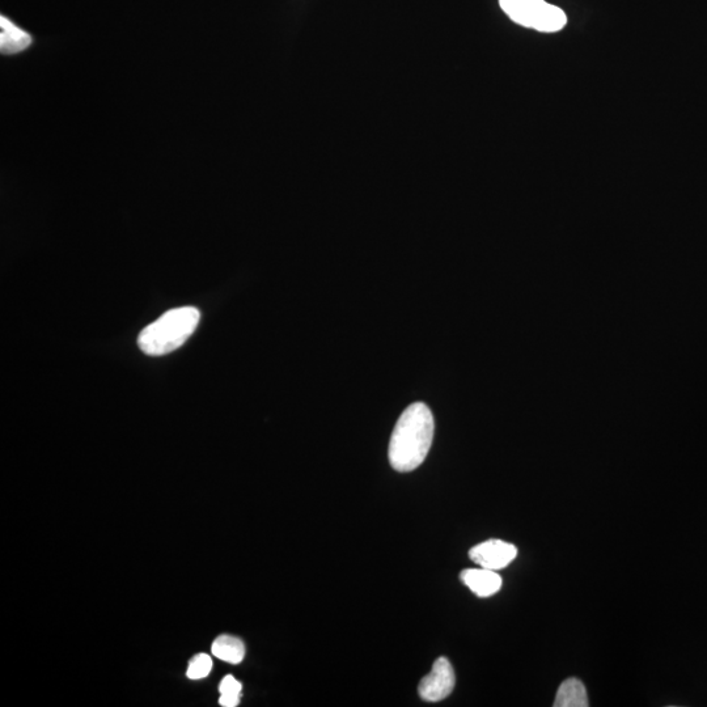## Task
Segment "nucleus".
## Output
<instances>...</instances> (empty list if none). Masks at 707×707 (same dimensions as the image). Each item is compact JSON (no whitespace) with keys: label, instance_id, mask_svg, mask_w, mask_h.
<instances>
[{"label":"nucleus","instance_id":"4","mask_svg":"<svg viewBox=\"0 0 707 707\" xmlns=\"http://www.w3.org/2000/svg\"><path fill=\"white\" fill-rule=\"evenodd\" d=\"M456 676L454 667L447 658L434 662L433 670L419 683L418 693L423 701L439 702L446 700L454 692Z\"/></svg>","mask_w":707,"mask_h":707},{"label":"nucleus","instance_id":"8","mask_svg":"<svg viewBox=\"0 0 707 707\" xmlns=\"http://www.w3.org/2000/svg\"><path fill=\"white\" fill-rule=\"evenodd\" d=\"M213 654L223 662L239 664L243 662L245 656V645L240 638L232 635H220L211 646Z\"/></svg>","mask_w":707,"mask_h":707},{"label":"nucleus","instance_id":"6","mask_svg":"<svg viewBox=\"0 0 707 707\" xmlns=\"http://www.w3.org/2000/svg\"><path fill=\"white\" fill-rule=\"evenodd\" d=\"M461 581L480 598H490L502 588V578L497 571L485 569H468L460 575Z\"/></svg>","mask_w":707,"mask_h":707},{"label":"nucleus","instance_id":"3","mask_svg":"<svg viewBox=\"0 0 707 707\" xmlns=\"http://www.w3.org/2000/svg\"><path fill=\"white\" fill-rule=\"evenodd\" d=\"M499 4L508 18L535 31L558 32L567 24L565 12L545 0H499Z\"/></svg>","mask_w":707,"mask_h":707},{"label":"nucleus","instance_id":"9","mask_svg":"<svg viewBox=\"0 0 707 707\" xmlns=\"http://www.w3.org/2000/svg\"><path fill=\"white\" fill-rule=\"evenodd\" d=\"M556 707H587L588 697L587 690L582 681L578 679H569L563 681L560 689H558Z\"/></svg>","mask_w":707,"mask_h":707},{"label":"nucleus","instance_id":"10","mask_svg":"<svg viewBox=\"0 0 707 707\" xmlns=\"http://www.w3.org/2000/svg\"><path fill=\"white\" fill-rule=\"evenodd\" d=\"M211 670H213V660L207 654H198L190 660L188 671H186V676L190 680H201L210 675Z\"/></svg>","mask_w":707,"mask_h":707},{"label":"nucleus","instance_id":"1","mask_svg":"<svg viewBox=\"0 0 707 707\" xmlns=\"http://www.w3.org/2000/svg\"><path fill=\"white\" fill-rule=\"evenodd\" d=\"M435 423L429 406L412 404L397 421L389 442V463L397 472L416 471L433 444Z\"/></svg>","mask_w":707,"mask_h":707},{"label":"nucleus","instance_id":"7","mask_svg":"<svg viewBox=\"0 0 707 707\" xmlns=\"http://www.w3.org/2000/svg\"><path fill=\"white\" fill-rule=\"evenodd\" d=\"M32 44V37L16 27L6 16L0 18V52L11 55L24 52Z\"/></svg>","mask_w":707,"mask_h":707},{"label":"nucleus","instance_id":"12","mask_svg":"<svg viewBox=\"0 0 707 707\" xmlns=\"http://www.w3.org/2000/svg\"><path fill=\"white\" fill-rule=\"evenodd\" d=\"M219 704L223 707H236L240 704V696H232V694H220Z\"/></svg>","mask_w":707,"mask_h":707},{"label":"nucleus","instance_id":"5","mask_svg":"<svg viewBox=\"0 0 707 707\" xmlns=\"http://www.w3.org/2000/svg\"><path fill=\"white\" fill-rule=\"evenodd\" d=\"M518 556L515 545L502 540H488L471 549L469 557L476 565L489 570L505 569Z\"/></svg>","mask_w":707,"mask_h":707},{"label":"nucleus","instance_id":"11","mask_svg":"<svg viewBox=\"0 0 707 707\" xmlns=\"http://www.w3.org/2000/svg\"><path fill=\"white\" fill-rule=\"evenodd\" d=\"M241 684L234 676L228 675L224 677L219 685L220 694H232V696H241Z\"/></svg>","mask_w":707,"mask_h":707},{"label":"nucleus","instance_id":"2","mask_svg":"<svg viewBox=\"0 0 707 707\" xmlns=\"http://www.w3.org/2000/svg\"><path fill=\"white\" fill-rule=\"evenodd\" d=\"M201 313L194 307L171 309L142 330L138 337L139 349L150 357H162L180 349L196 332Z\"/></svg>","mask_w":707,"mask_h":707}]
</instances>
